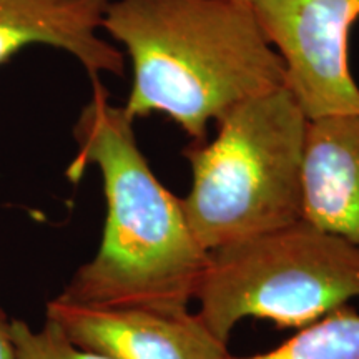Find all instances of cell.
<instances>
[{
	"mask_svg": "<svg viewBox=\"0 0 359 359\" xmlns=\"http://www.w3.org/2000/svg\"><path fill=\"white\" fill-rule=\"evenodd\" d=\"M303 219L359 248V115L308 122Z\"/></svg>",
	"mask_w": 359,
	"mask_h": 359,
	"instance_id": "cell-7",
	"label": "cell"
},
{
	"mask_svg": "<svg viewBox=\"0 0 359 359\" xmlns=\"http://www.w3.org/2000/svg\"><path fill=\"white\" fill-rule=\"evenodd\" d=\"M77 155L67 178L88 167L102 175L107 215L95 257L72 275L58 299L87 308L190 309L208 262L188 224L182 198L168 191L133 132V120L109 103L102 83L75 123Z\"/></svg>",
	"mask_w": 359,
	"mask_h": 359,
	"instance_id": "cell-1",
	"label": "cell"
},
{
	"mask_svg": "<svg viewBox=\"0 0 359 359\" xmlns=\"http://www.w3.org/2000/svg\"><path fill=\"white\" fill-rule=\"evenodd\" d=\"M52 320L80 348L114 359H226L219 341L198 314L137 308H87L57 296L45 304Z\"/></svg>",
	"mask_w": 359,
	"mask_h": 359,
	"instance_id": "cell-6",
	"label": "cell"
},
{
	"mask_svg": "<svg viewBox=\"0 0 359 359\" xmlns=\"http://www.w3.org/2000/svg\"><path fill=\"white\" fill-rule=\"evenodd\" d=\"M226 359H359V313L341 306L271 351Z\"/></svg>",
	"mask_w": 359,
	"mask_h": 359,
	"instance_id": "cell-9",
	"label": "cell"
},
{
	"mask_svg": "<svg viewBox=\"0 0 359 359\" xmlns=\"http://www.w3.org/2000/svg\"><path fill=\"white\" fill-rule=\"evenodd\" d=\"M359 298V248L299 219L208 251L196 314L228 344L246 318L304 327Z\"/></svg>",
	"mask_w": 359,
	"mask_h": 359,
	"instance_id": "cell-4",
	"label": "cell"
},
{
	"mask_svg": "<svg viewBox=\"0 0 359 359\" xmlns=\"http://www.w3.org/2000/svg\"><path fill=\"white\" fill-rule=\"evenodd\" d=\"M12 339L17 359H114L77 346L47 318L40 330L24 320H12Z\"/></svg>",
	"mask_w": 359,
	"mask_h": 359,
	"instance_id": "cell-10",
	"label": "cell"
},
{
	"mask_svg": "<svg viewBox=\"0 0 359 359\" xmlns=\"http://www.w3.org/2000/svg\"><path fill=\"white\" fill-rule=\"evenodd\" d=\"M285 64V87L308 120L359 115L349 34L359 0H243Z\"/></svg>",
	"mask_w": 359,
	"mask_h": 359,
	"instance_id": "cell-5",
	"label": "cell"
},
{
	"mask_svg": "<svg viewBox=\"0 0 359 359\" xmlns=\"http://www.w3.org/2000/svg\"><path fill=\"white\" fill-rule=\"evenodd\" d=\"M0 359H17L12 339V318L0 306Z\"/></svg>",
	"mask_w": 359,
	"mask_h": 359,
	"instance_id": "cell-11",
	"label": "cell"
},
{
	"mask_svg": "<svg viewBox=\"0 0 359 359\" xmlns=\"http://www.w3.org/2000/svg\"><path fill=\"white\" fill-rule=\"evenodd\" d=\"M111 0H0V65L34 43L70 52L97 82L102 72L123 75L118 48L97 37Z\"/></svg>",
	"mask_w": 359,
	"mask_h": 359,
	"instance_id": "cell-8",
	"label": "cell"
},
{
	"mask_svg": "<svg viewBox=\"0 0 359 359\" xmlns=\"http://www.w3.org/2000/svg\"><path fill=\"white\" fill-rule=\"evenodd\" d=\"M309 120L286 87L238 103L213 142H191L182 198L206 251L303 219V158Z\"/></svg>",
	"mask_w": 359,
	"mask_h": 359,
	"instance_id": "cell-3",
	"label": "cell"
},
{
	"mask_svg": "<svg viewBox=\"0 0 359 359\" xmlns=\"http://www.w3.org/2000/svg\"><path fill=\"white\" fill-rule=\"evenodd\" d=\"M240 2H243V0H240Z\"/></svg>",
	"mask_w": 359,
	"mask_h": 359,
	"instance_id": "cell-12",
	"label": "cell"
},
{
	"mask_svg": "<svg viewBox=\"0 0 359 359\" xmlns=\"http://www.w3.org/2000/svg\"><path fill=\"white\" fill-rule=\"evenodd\" d=\"M132 58L123 110L165 114L193 142L248 98L285 87V64L240 0H111L102 22Z\"/></svg>",
	"mask_w": 359,
	"mask_h": 359,
	"instance_id": "cell-2",
	"label": "cell"
}]
</instances>
